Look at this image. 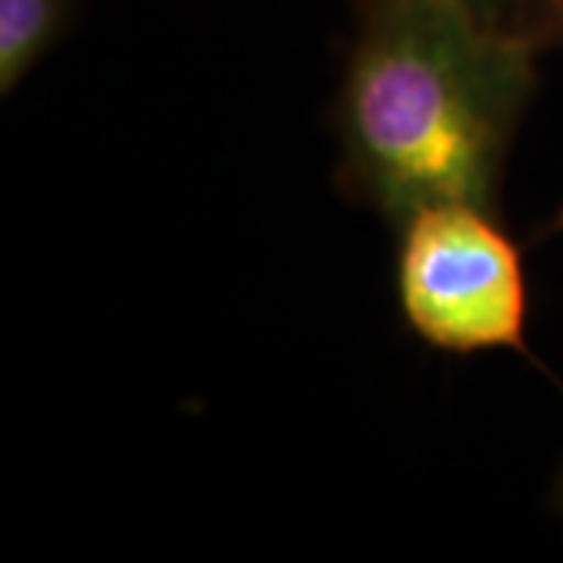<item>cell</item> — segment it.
<instances>
[{
  "label": "cell",
  "instance_id": "6da1fadb",
  "mask_svg": "<svg viewBox=\"0 0 563 563\" xmlns=\"http://www.w3.org/2000/svg\"><path fill=\"white\" fill-rule=\"evenodd\" d=\"M544 47L451 0H357L335 95L339 188L391 229L435 203L501 213Z\"/></svg>",
  "mask_w": 563,
  "mask_h": 563
},
{
  "label": "cell",
  "instance_id": "7a4b0ae2",
  "mask_svg": "<svg viewBox=\"0 0 563 563\" xmlns=\"http://www.w3.org/2000/svg\"><path fill=\"white\" fill-rule=\"evenodd\" d=\"M395 232L398 307L422 344L454 357L485 351L529 357L523 257L498 213L473 203H435Z\"/></svg>",
  "mask_w": 563,
  "mask_h": 563
},
{
  "label": "cell",
  "instance_id": "3957f363",
  "mask_svg": "<svg viewBox=\"0 0 563 563\" xmlns=\"http://www.w3.org/2000/svg\"><path fill=\"white\" fill-rule=\"evenodd\" d=\"M79 0H0V95L10 98L57 47Z\"/></svg>",
  "mask_w": 563,
  "mask_h": 563
},
{
  "label": "cell",
  "instance_id": "277c9868",
  "mask_svg": "<svg viewBox=\"0 0 563 563\" xmlns=\"http://www.w3.org/2000/svg\"><path fill=\"white\" fill-rule=\"evenodd\" d=\"M451 3L466 7L470 13L495 22V25L532 32V35L548 41V47H554L551 44V22L563 7V0H451Z\"/></svg>",
  "mask_w": 563,
  "mask_h": 563
},
{
  "label": "cell",
  "instance_id": "5b68a950",
  "mask_svg": "<svg viewBox=\"0 0 563 563\" xmlns=\"http://www.w3.org/2000/svg\"><path fill=\"white\" fill-rule=\"evenodd\" d=\"M551 44H563V7L558 10L554 22H551Z\"/></svg>",
  "mask_w": 563,
  "mask_h": 563
},
{
  "label": "cell",
  "instance_id": "8992f818",
  "mask_svg": "<svg viewBox=\"0 0 563 563\" xmlns=\"http://www.w3.org/2000/svg\"><path fill=\"white\" fill-rule=\"evenodd\" d=\"M558 507H561V514H563V476H561V483H558Z\"/></svg>",
  "mask_w": 563,
  "mask_h": 563
}]
</instances>
